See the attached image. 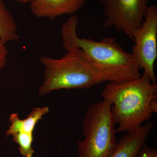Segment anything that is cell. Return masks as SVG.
Wrapping results in <instances>:
<instances>
[{
  "instance_id": "3",
  "label": "cell",
  "mask_w": 157,
  "mask_h": 157,
  "mask_svg": "<svg viewBox=\"0 0 157 157\" xmlns=\"http://www.w3.org/2000/svg\"><path fill=\"white\" fill-rule=\"evenodd\" d=\"M60 58L42 56L39 59L45 68L44 80L38 92L44 96L62 89H89L108 78L85 57L81 49H68Z\"/></svg>"
},
{
  "instance_id": "7",
  "label": "cell",
  "mask_w": 157,
  "mask_h": 157,
  "mask_svg": "<svg viewBox=\"0 0 157 157\" xmlns=\"http://www.w3.org/2000/svg\"><path fill=\"white\" fill-rule=\"evenodd\" d=\"M87 0H31L30 9L38 18L51 20L65 14H75Z\"/></svg>"
},
{
  "instance_id": "10",
  "label": "cell",
  "mask_w": 157,
  "mask_h": 157,
  "mask_svg": "<svg viewBox=\"0 0 157 157\" xmlns=\"http://www.w3.org/2000/svg\"><path fill=\"white\" fill-rule=\"evenodd\" d=\"M17 28L14 16L3 0H0V38L6 43L17 41L19 39Z\"/></svg>"
},
{
  "instance_id": "4",
  "label": "cell",
  "mask_w": 157,
  "mask_h": 157,
  "mask_svg": "<svg viewBox=\"0 0 157 157\" xmlns=\"http://www.w3.org/2000/svg\"><path fill=\"white\" fill-rule=\"evenodd\" d=\"M112 105L103 99L87 107L82 122L84 138L77 144L78 157H108L115 149L117 132Z\"/></svg>"
},
{
  "instance_id": "5",
  "label": "cell",
  "mask_w": 157,
  "mask_h": 157,
  "mask_svg": "<svg viewBox=\"0 0 157 157\" xmlns=\"http://www.w3.org/2000/svg\"><path fill=\"white\" fill-rule=\"evenodd\" d=\"M103 9L104 28H114L132 40V34L142 25L149 0H97Z\"/></svg>"
},
{
  "instance_id": "14",
  "label": "cell",
  "mask_w": 157,
  "mask_h": 157,
  "mask_svg": "<svg viewBox=\"0 0 157 157\" xmlns=\"http://www.w3.org/2000/svg\"><path fill=\"white\" fill-rule=\"evenodd\" d=\"M14 1L21 4H27V3L30 2L31 0H14Z\"/></svg>"
},
{
  "instance_id": "2",
  "label": "cell",
  "mask_w": 157,
  "mask_h": 157,
  "mask_svg": "<svg viewBox=\"0 0 157 157\" xmlns=\"http://www.w3.org/2000/svg\"><path fill=\"white\" fill-rule=\"evenodd\" d=\"M101 95L112 103L117 132L135 131L157 112L156 83L144 73L132 80L109 82Z\"/></svg>"
},
{
  "instance_id": "6",
  "label": "cell",
  "mask_w": 157,
  "mask_h": 157,
  "mask_svg": "<svg viewBox=\"0 0 157 157\" xmlns=\"http://www.w3.org/2000/svg\"><path fill=\"white\" fill-rule=\"evenodd\" d=\"M135 44L132 55L140 70H144L152 82L156 83L155 63L157 58V5L149 6L145 18L140 27L132 34Z\"/></svg>"
},
{
  "instance_id": "13",
  "label": "cell",
  "mask_w": 157,
  "mask_h": 157,
  "mask_svg": "<svg viewBox=\"0 0 157 157\" xmlns=\"http://www.w3.org/2000/svg\"><path fill=\"white\" fill-rule=\"evenodd\" d=\"M137 157H157V150L156 149L151 148L145 143Z\"/></svg>"
},
{
  "instance_id": "1",
  "label": "cell",
  "mask_w": 157,
  "mask_h": 157,
  "mask_svg": "<svg viewBox=\"0 0 157 157\" xmlns=\"http://www.w3.org/2000/svg\"><path fill=\"white\" fill-rule=\"evenodd\" d=\"M78 24L75 15L69 17L62 27L63 46L67 51L76 47L94 67L105 74L108 82L132 80L141 76L135 58L127 52L114 38L106 37L100 41L80 38L76 33Z\"/></svg>"
},
{
  "instance_id": "9",
  "label": "cell",
  "mask_w": 157,
  "mask_h": 157,
  "mask_svg": "<svg viewBox=\"0 0 157 157\" xmlns=\"http://www.w3.org/2000/svg\"><path fill=\"white\" fill-rule=\"evenodd\" d=\"M48 111L49 108L47 107H35L25 119H21L17 113H12L9 117L10 124L6 131V136L9 137L20 132L33 134L35 127L38 122Z\"/></svg>"
},
{
  "instance_id": "11",
  "label": "cell",
  "mask_w": 157,
  "mask_h": 157,
  "mask_svg": "<svg viewBox=\"0 0 157 157\" xmlns=\"http://www.w3.org/2000/svg\"><path fill=\"white\" fill-rule=\"evenodd\" d=\"M12 139L18 145L21 154L24 157H33L34 150L33 148V134L20 132L11 135Z\"/></svg>"
},
{
  "instance_id": "12",
  "label": "cell",
  "mask_w": 157,
  "mask_h": 157,
  "mask_svg": "<svg viewBox=\"0 0 157 157\" xmlns=\"http://www.w3.org/2000/svg\"><path fill=\"white\" fill-rule=\"evenodd\" d=\"M6 43L0 38V72L6 67L7 62L8 50Z\"/></svg>"
},
{
  "instance_id": "8",
  "label": "cell",
  "mask_w": 157,
  "mask_h": 157,
  "mask_svg": "<svg viewBox=\"0 0 157 157\" xmlns=\"http://www.w3.org/2000/svg\"><path fill=\"white\" fill-rule=\"evenodd\" d=\"M154 124L147 121L137 130L128 133L118 141L115 149L108 157H137Z\"/></svg>"
}]
</instances>
